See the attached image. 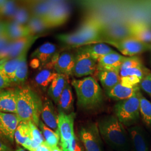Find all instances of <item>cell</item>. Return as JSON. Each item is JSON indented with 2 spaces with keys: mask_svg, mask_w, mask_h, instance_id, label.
I'll return each mask as SVG.
<instances>
[{
  "mask_svg": "<svg viewBox=\"0 0 151 151\" xmlns=\"http://www.w3.org/2000/svg\"><path fill=\"white\" fill-rule=\"evenodd\" d=\"M17 115L20 122H32L39 127L43 101L29 86L17 87Z\"/></svg>",
  "mask_w": 151,
  "mask_h": 151,
  "instance_id": "obj_1",
  "label": "cell"
},
{
  "mask_svg": "<svg viewBox=\"0 0 151 151\" xmlns=\"http://www.w3.org/2000/svg\"><path fill=\"white\" fill-rule=\"evenodd\" d=\"M71 85L75 90L79 108L85 110H92L102 106L104 93L96 78L92 76L74 78Z\"/></svg>",
  "mask_w": 151,
  "mask_h": 151,
  "instance_id": "obj_2",
  "label": "cell"
},
{
  "mask_svg": "<svg viewBox=\"0 0 151 151\" xmlns=\"http://www.w3.org/2000/svg\"><path fill=\"white\" fill-rule=\"evenodd\" d=\"M100 135L113 151H129L130 142L128 133L116 116L107 115L99 121Z\"/></svg>",
  "mask_w": 151,
  "mask_h": 151,
  "instance_id": "obj_3",
  "label": "cell"
},
{
  "mask_svg": "<svg viewBox=\"0 0 151 151\" xmlns=\"http://www.w3.org/2000/svg\"><path fill=\"white\" fill-rule=\"evenodd\" d=\"M140 93L139 91L132 97L115 105V116L123 125L132 127L139 119Z\"/></svg>",
  "mask_w": 151,
  "mask_h": 151,
  "instance_id": "obj_4",
  "label": "cell"
},
{
  "mask_svg": "<svg viewBox=\"0 0 151 151\" xmlns=\"http://www.w3.org/2000/svg\"><path fill=\"white\" fill-rule=\"evenodd\" d=\"M101 35L105 41H119L132 37V23L126 20H115L102 25Z\"/></svg>",
  "mask_w": 151,
  "mask_h": 151,
  "instance_id": "obj_5",
  "label": "cell"
},
{
  "mask_svg": "<svg viewBox=\"0 0 151 151\" xmlns=\"http://www.w3.org/2000/svg\"><path fill=\"white\" fill-rule=\"evenodd\" d=\"M78 135L85 151H103L102 141L97 124L90 123L82 127Z\"/></svg>",
  "mask_w": 151,
  "mask_h": 151,
  "instance_id": "obj_6",
  "label": "cell"
},
{
  "mask_svg": "<svg viewBox=\"0 0 151 151\" xmlns=\"http://www.w3.org/2000/svg\"><path fill=\"white\" fill-rule=\"evenodd\" d=\"M107 43L115 47L124 56L133 57L151 50V44L146 43L131 37L119 41H105Z\"/></svg>",
  "mask_w": 151,
  "mask_h": 151,
  "instance_id": "obj_7",
  "label": "cell"
},
{
  "mask_svg": "<svg viewBox=\"0 0 151 151\" xmlns=\"http://www.w3.org/2000/svg\"><path fill=\"white\" fill-rule=\"evenodd\" d=\"M75 64L73 76L76 78L88 77L95 73L97 68V60L88 54L76 50Z\"/></svg>",
  "mask_w": 151,
  "mask_h": 151,
  "instance_id": "obj_8",
  "label": "cell"
},
{
  "mask_svg": "<svg viewBox=\"0 0 151 151\" xmlns=\"http://www.w3.org/2000/svg\"><path fill=\"white\" fill-rule=\"evenodd\" d=\"M20 123L17 114L0 112V138L13 143L15 133Z\"/></svg>",
  "mask_w": 151,
  "mask_h": 151,
  "instance_id": "obj_9",
  "label": "cell"
},
{
  "mask_svg": "<svg viewBox=\"0 0 151 151\" xmlns=\"http://www.w3.org/2000/svg\"><path fill=\"white\" fill-rule=\"evenodd\" d=\"M70 14V7L67 3L56 1L53 7L44 20L49 29H51L63 25L69 19Z\"/></svg>",
  "mask_w": 151,
  "mask_h": 151,
  "instance_id": "obj_10",
  "label": "cell"
},
{
  "mask_svg": "<svg viewBox=\"0 0 151 151\" xmlns=\"http://www.w3.org/2000/svg\"><path fill=\"white\" fill-rule=\"evenodd\" d=\"M55 56L48 63L41 67L34 78V85L41 91H47L49 87L59 74L54 69Z\"/></svg>",
  "mask_w": 151,
  "mask_h": 151,
  "instance_id": "obj_11",
  "label": "cell"
},
{
  "mask_svg": "<svg viewBox=\"0 0 151 151\" xmlns=\"http://www.w3.org/2000/svg\"><path fill=\"white\" fill-rule=\"evenodd\" d=\"M102 24L94 19H88L83 22L75 32L92 44L103 43L101 35Z\"/></svg>",
  "mask_w": 151,
  "mask_h": 151,
  "instance_id": "obj_12",
  "label": "cell"
},
{
  "mask_svg": "<svg viewBox=\"0 0 151 151\" xmlns=\"http://www.w3.org/2000/svg\"><path fill=\"white\" fill-rule=\"evenodd\" d=\"M75 53L71 51H65L55 55L54 69L59 75L68 77L73 76L75 64Z\"/></svg>",
  "mask_w": 151,
  "mask_h": 151,
  "instance_id": "obj_13",
  "label": "cell"
},
{
  "mask_svg": "<svg viewBox=\"0 0 151 151\" xmlns=\"http://www.w3.org/2000/svg\"><path fill=\"white\" fill-rule=\"evenodd\" d=\"M76 113H64L58 111V129L60 143L70 140L74 137V122Z\"/></svg>",
  "mask_w": 151,
  "mask_h": 151,
  "instance_id": "obj_14",
  "label": "cell"
},
{
  "mask_svg": "<svg viewBox=\"0 0 151 151\" xmlns=\"http://www.w3.org/2000/svg\"><path fill=\"white\" fill-rule=\"evenodd\" d=\"M128 57L114 51L97 60L96 70H113L119 72L121 67Z\"/></svg>",
  "mask_w": 151,
  "mask_h": 151,
  "instance_id": "obj_15",
  "label": "cell"
},
{
  "mask_svg": "<svg viewBox=\"0 0 151 151\" xmlns=\"http://www.w3.org/2000/svg\"><path fill=\"white\" fill-rule=\"evenodd\" d=\"M132 151H150L146 133L139 126H132L128 129Z\"/></svg>",
  "mask_w": 151,
  "mask_h": 151,
  "instance_id": "obj_16",
  "label": "cell"
},
{
  "mask_svg": "<svg viewBox=\"0 0 151 151\" xmlns=\"http://www.w3.org/2000/svg\"><path fill=\"white\" fill-rule=\"evenodd\" d=\"M40 116L45 125L55 132H58V114L55 109L52 100L48 97L45 98L43 101Z\"/></svg>",
  "mask_w": 151,
  "mask_h": 151,
  "instance_id": "obj_17",
  "label": "cell"
},
{
  "mask_svg": "<svg viewBox=\"0 0 151 151\" xmlns=\"http://www.w3.org/2000/svg\"><path fill=\"white\" fill-rule=\"evenodd\" d=\"M0 112L17 114L16 89L6 88L0 91Z\"/></svg>",
  "mask_w": 151,
  "mask_h": 151,
  "instance_id": "obj_18",
  "label": "cell"
},
{
  "mask_svg": "<svg viewBox=\"0 0 151 151\" xmlns=\"http://www.w3.org/2000/svg\"><path fill=\"white\" fill-rule=\"evenodd\" d=\"M139 91V86L134 87L126 86L119 82L113 88L108 91L105 92V93L108 97H110V99L120 101L129 99Z\"/></svg>",
  "mask_w": 151,
  "mask_h": 151,
  "instance_id": "obj_19",
  "label": "cell"
},
{
  "mask_svg": "<svg viewBox=\"0 0 151 151\" xmlns=\"http://www.w3.org/2000/svg\"><path fill=\"white\" fill-rule=\"evenodd\" d=\"M56 1H38L25 2L32 16L45 19L53 7Z\"/></svg>",
  "mask_w": 151,
  "mask_h": 151,
  "instance_id": "obj_20",
  "label": "cell"
},
{
  "mask_svg": "<svg viewBox=\"0 0 151 151\" xmlns=\"http://www.w3.org/2000/svg\"><path fill=\"white\" fill-rule=\"evenodd\" d=\"M40 35H30L21 38L10 43V53L8 58L6 59L14 58L18 57L27 49L30 48L33 43L37 40Z\"/></svg>",
  "mask_w": 151,
  "mask_h": 151,
  "instance_id": "obj_21",
  "label": "cell"
},
{
  "mask_svg": "<svg viewBox=\"0 0 151 151\" xmlns=\"http://www.w3.org/2000/svg\"><path fill=\"white\" fill-rule=\"evenodd\" d=\"M76 51L88 54L95 60H98L104 56L114 52L113 49L106 44H92L83 45L76 49Z\"/></svg>",
  "mask_w": 151,
  "mask_h": 151,
  "instance_id": "obj_22",
  "label": "cell"
},
{
  "mask_svg": "<svg viewBox=\"0 0 151 151\" xmlns=\"http://www.w3.org/2000/svg\"><path fill=\"white\" fill-rule=\"evenodd\" d=\"M57 47L54 44L47 42L39 47L33 53L31 57L38 60L41 67L47 65L53 59L57 53Z\"/></svg>",
  "mask_w": 151,
  "mask_h": 151,
  "instance_id": "obj_23",
  "label": "cell"
},
{
  "mask_svg": "<svg viewBox=\"0 0 151 151\" xmlns=\"http://www.w3.org/2000/svg\"><path fill=\"white\" fill-rule=\"evenodd\" d=\"M30 35H32L27 25L15 22H6L5 36L10 42Z\"/></svg>",
  "mask_w": 151,
  "mask_h": 151,
  "instance_id": "obj_24",
  "label": "cell"
},
{
  "mask_svg": "<svg viewBox=\"0 0 151 151\" xmlns=\"http://www.w3.org/2000/svg\"><path fill=\"white\" fill-rule=\"evenodd\" d=\"M70 83L69 77L64 75H58L51 83L47 90L49 97L57 104L65 87Z\"/></svg>",
  "mask_w": 151,
  "mask_h": 151,
  "instance_id": "obj_25",
  "label": "cell"
},
{
  "mask_svg": "<svg viewBox=\"0 0 151 151\" xmlns=\"http://www.w3.org/2000/svg\"><path fill=\"white\" fill-rule=\"evenodd\" d=\"M97 78L100 81L105 92L108 91L119 83L120 81L119 72L113 70L96 71Z\"/></svg>",
  "mask_w": 151,
  "mask_h": 151,
  "instance_id": "obj_26",
  "label": "cell"
},
{
  "mask_svg": "<svg viewBox=\"0 0 151 151\" xmlns=\"http://www.w3.org/2000/svg\"><path fill=\"white\" fill-rule=\"evenodd\" d=\"M74 97L72 87L68 83L62 92L58 101L57 104L58 111L68 114L73 112Z\"/></svg>",
  "mask_w": 151,
  "mask_h": 151,
  "instance_id": "obj_27",
  "label": "cell"
},
{
  "mask_svg": "<svg viewBox=\"0 0 151 151\" xmlns=\"http://www.w3.org/2000/svg\"><path fill=\"white\" fill-rule=\"evenodd\" d=\"M14 138L17 144L24 147L28 151H31L32 138L27 123H20L15 132Z\"/></svg>",
  "mask_w": 151,
  "mask_h": 151,
  "instance_id": "obj_28",
  "label": "cell"
},
{
  "mask_svg": "<svg viewBox=\"0 0 151 151\" xmlns=\"http://www.w3.org/2000/svg\"><path fill=\"white\" fill-rule=\"evenodd\" d=\"M29 49H27L17 57L0 60V71L10 79V82L22 61L24 55L27 51H29Z\"/></svg>",
  "mask_w": 151,
  "mask_h": 151,
  "instance_id": "obj_29",
  "label": "cell"
},
{
  "mask_svg": "<svg viewBox=\"0 0 151 151\" xmlns=\"http://www.w3.org/2000/svg\"><path fill=\"white\" fill-rule=\"evenodd\" d=\"M132 34L138 40L151 44V27L146 23H132Z\"/></svg>",
  "mask_w": 151,
  "mask_h": 151,
  "instance_id": "obj_30",
  "label": "cell"
},
{
  "mask_svg": "<svg viewBox=\"0 0 151 151\" xmlns=\"http://www.w3.org/2000/svg\"><path fill=\"white\" fill-rule=\"evenodd\" d=\"M27 51L24 55L22 61L16 70L11 80L12 86L20 87L25 85L27 79L28 68L27 65Z\"/></svg>",
  "mask_w": 151,
  "mask_h": 151,
  "instance_id": "obj_31",
  "label": "cell"
},
{
  "mask_svg": "<svg viewBox=\"0 0 151 151\" xmlns=\"http://www.w3.org/2000/svg\"><path fill=\"white\" fill-rule=\"evenodd\" d=\"M57 38L60 42L65 45L70 47H75L77 48L83 45L92 44L88 40L80 36L75 32L59 34L57 36Z\"/></svg>",
  "mask_w": 151,
  "mask_h": 151,
  "instance_id": "obj_32",
  "label": "cell"
},
{
  "mask_svg": "<svg viewBox=\"0 0 151 151\" xmlns=\"http://www.w3.org/2000/svg\"><path fill=\"white\" fill-rule=\"evenodd\" d=\"M39 128L42 133L45 142L47 143V145L51 149L55 147H57L60 140L59 133L56 132L49 128L44 124L41 120L39 122Z\"/></svg>",
  "mask_w": 151,
  "mask_h": 151,
  "instance_id": "obj_33",
  "label": "cell"
},
{
  "mask_svg": "<svg viewBox=\"0 0 151 151\" xmlns=\"http://www.w3.org/2000/svg\"><path fill=\"white\" fill-rule=\"evenodd\" d=\"M26 25L32 35H39V34L49 29L44 19L35 16H32Z\"/></svg>",
  "mask_w": 151,
  "mask_h": 151,
  "instance_id": "obj_34",
  "label": "cell"
},
{
  "mask_svg": "<svg viewBox=\"0 0 151 151\" xmlns=\"http://www.w3.org/2000/svg\"><path fill=\"white\" fill-rule=\"evenodd\" d=\"M31 17L32 14L27 6H19L15 14L10 17V22L26 25Z\"/></svg>",
  "mask_w": 151,
  "mask_h": 151,
  "instance_id": "obj_35",
  "label": "cell"
},
{
  "mask_svg": "<svg viewBox=\"0 0 151 151\" xmlns=\"http://www.w3.org/2000/svg\"><path fill=\"white\" fill-rule=\"evenodd\" d=\"M140 114L145 123L151 127V102L144 97L142 93L140 95Z\"/></svg>",
  "mask_w": 151,
  "mask_h": 151,
  "instance_id": "obj_36",
  "label": "cell"
},
{
  "mask_svg": "<svg viewBox=\"0 0 151 151\" xmlns=\"http://www.w3.org/2000/svg\"><path fill=\"white\" fill-rule=\"evenodd\" d=\"M151 71L146 68L144 66L141 67H137L133 68H128L125 70H121L119 72V75L120 77H125L129 76H135L140 78L142 80V78L150 72Z\"/></svg>",
  "mask_w": 151,
  "mask_h": 151,
  "instance_id": "obj_37",
  "label": "cell"
},
{
  "mask_svg": "<svg viewBox=\"0 0 151 151\" xmlns=\"http://www.w3.org/2000/svg\"><path fill=\"white\" fill-rule=\"evenodd\" d=\"M19 6L17 2L6 1L5 4L0 8V17H9L10 18L15 14Z\"/></svg>",
  "mask_w": 151,
  "mask_h": 151,
  "instance_id": "obj_38",
  "label": "cell"
},
{
  "mask_svg": "<svg viewBox=\"0 0 151 151\" xmlns=\"http://www.w3.org/2000/svg\"><path fill=\"white\" fill-rule=\"evenodd\" d=\"M27 123L29 126L32 140L38 145H42L45 140L41 130L39 129V127L32 122H28Z\"/></svg>",
  "mask_w": 151,
  "mask_h": 151,
  "instance_id": "obj_39",
  "label": "cell"
},
{
  "mask_svg": "<svg viewBox=\"0 0 151 151\" xmlns=\"http://www.w3.org/2000/svg\"><path fill=\"white\" fill-rule=\"evenodd\" d=\"M60 146L63 151H83L75 135L70 140L60 143Z\"/></svg>",
  "mask_w": 151,
  "mask_h": 151,
  "instance_id": "obj_40",
  "label": "cell"
},
{
  "mask_svg": "<svg viewBox=\"0 0 151 151\" xmlns=\"http://www.w3.org/2000/svg\"><path fill=\"white\" fill-rule=\"evenodd\" d=\"M143 65L142 60L138 57H128L127 60L124 61L123 64L122 65L121 70H125L128 68H133L137 67H143Z\"/></svg>",
  "mask_w": 151,
  "mask_h": 151,
  "instance_id": "obj_41",
  "label": "cell"
},
{
  "mask_svg": "<svg viewBox=\"0 0 151 151\" xmlns=\"http://www.w3.org/2000/svg\"><path fill=\"white\" fill-rule=\"evenodd\" d=\"M141 79L135 76L120 77V82L124 86L129 87L137 86L139 85Z\"/></svg>",
  "mask_w": 151,
  "mask_h": 151,
  "instance_id": "obj_42",
  "label": "cell"
},
{
  "mask_svg": "<svg viewBox=\"0 0 151 151\" xmlns=\"http://www.w3.org/2000/svg\"><path fill=\"white\" fill-rule=\"evenodd\" d=\"M139 86L151 97V72L146 74L142 78Z\"/></svg>",
  "mask_w": 151,
  "mask_h": 151,
  "instance_id": "obj_43",
  "label": "cell"
},
{
  "mask_svg": "<svg viewBox=\"0 0 151 151\" xmlns=\"http://www.w3.org/2000/svg\"><path fill=\"white\" fill-rule=\"evenodd\" d=\"M11 87L10 79L0 71V91Z\"/></svg>",
  "mask_w": 151,
  "mask_h": 151,
  "instance_id": "obj_44",
  "label": "cell"
},
{
  "mask_svg": "<svg viewBox=\"0 0 151 151\" xmlns=\"http://www.w3.org/2000/svg\"><path fill=\"white\" fill-rule=\"evenodd\" d=\"M10 42H10L7 38L5 35L1 37H0V51L4 48H5L6 46L7 45H8Z\"/></svg>",
  "mask_w": 151,
  "mask_h": 151,
  "instance_id": "obj_45",
  "label": "cell"
},
{
  "mask_svg": "<svg viewBox=\"0 0 151 151\" xmlns=\"http://www.w3.org/2000/svg\"><path fill=\"white\" fill-rule=\"evenodd\" d=\"M35 151H51V148L49 147L45 142L39 146Z\"/></svg>",
  "mask_w": 151,
  "mask_h": 151,
  "instance_id": "obj_46",
  "label": "cell"
},
{
  "mask_svg": "<svg viewBox=\"0 0 151 151\" xmlns=\"http://www.w3.org/2000/svg\"><path fill=\"white\" fill-rule=\"evenodd\" d=\"M0 151H12L11 148L0 139Z\"/></svg>",
  "mask_w": 151,
  "mask_h": 151,
  "instance_id": "obj_47",
  "label": "cell"
},
{
  "mask_svg": "<svg viewBox=\"0 0 151 151\" xmlns=\"http://www.w3.org/2000/svg\"><path fill=\"white\" fill-rule=\"evenodd\" d=\"M6 22L0 21V37L5 35Z\"/></svg>",
  "mask_w": 151,
  "mask_h": 151,
  "instance_id": "obj_48",
  "label": "cell"
},
{
  "mask_svg": "<svg viewBox=\"0 0 151 151\" xmlns=\"http://www.w3.org/2000/svg\"><path fill=\"white\" fill-rule=\"evenodd\" d=\"M51 151H63V150L60 148V147H58V146L57 147H55L54 148H53L51 149Z\"/></svg>",
  "mask_w": 151,
  "mask_h": 151,
  "instance_id": "obj_49",
  "label": "cell"
},
{
  "mask_svg": "<svg viewBox=\"0 0 151 151\" xmlns=\"http://www.w3.org/2000/svg\"><path fill=\"white\" fill-rule=\"evenodd\" d=\"M6 1H0V8L5 4Z\"/></svg>",
  "mask_w": 151,
  "mask_h": 151,
  "instance_id": "obj_50",
  "label": "cell"
},
{
  "mask_svg": "<svg viewBox=\"0 0 151 151\" xmlns=\"http://www.w3.org/2000/svg\"><path fill=\"white\" fill-rule=\"evenodd\" d=\"M15 151H26L25 150H24V149H22V148H20V147H19L18 148H17L16 150Z\"/></svg>",
  "mask_w": 151,
  "mask_h": 151,
  "instance_id": "obj_51",
  "label": "cell"
},
{
  "mask_svg": "<svg viewBox=\"0 0 151 151\" xmlns=\"http://www.w3.org/2000/svg\"><path fill=\"white\" fill-rule=\"evenodd\" d=\"M150 151H151V149H150Z\"/></svg>",
  "mask_w": 151,
  "mask_h": 151,
  "instance_id": "obj_52",
  "label": "cell"
},
{
  "mask_svg": "<svg viewBox=\"0 0 151 151\" xmlns=\"http://www.w3.org/2000/svg\"><path fill=\"white\" fill-rule=\"evenodd\" d=\"M113 151V150H112V151Z\"/></svg>",
  "mask_w": 151,
  "mask_h": 151,
  "instance_id": "obj_53",
  "label": "cell"
},
{
  "mask_svg": "<svg viewBox=\"0 0 151 151\" xmlns=\"http://www.w3.org/2000/svg\"></svg>",
  "mask_w": 151,
  "mask_h": 151,
  "instance_id": "obj_54",
  "label": "cell"
}]
</instances>
